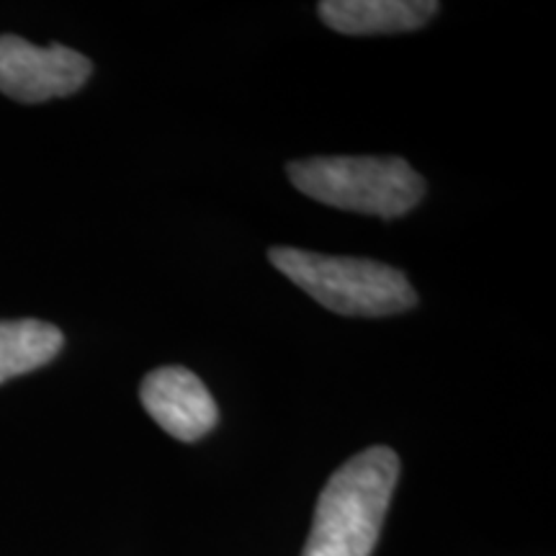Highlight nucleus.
I'll return each mask as SVG.
<instances>
[{
	"label": "nucleus",
	"instance_id": "obj_1",
	"mask_svg": "<svg viewBox=\"0 0 556 556\" xmlns=\"http://www.w3.org/2000/svg\"><path fill=\"white\" fill-rule=\"evenodd\" d=\"M400 479V456L387 446L345 462L317 500L302 556H371Z\"/></svg>",
	"mask_w": 556,
	"mask_h": 556
},
{
	"label": "nucleus",
	"instance_id": "obj_2",
	"mask_svg": "<svg viewBox=\"0 0 556 556\" xmlns=\"http://www.w3.org/2000/svg\"><path fill=\"white\" fill-rule=\"evenodd\" d=\"M268 258L291 283L343 317L400 315L417 304L407 276L379 261L338 258L299 248H274Z\"/></svg>",
	"mask_w": 556,
	"mask_h": 556
},
{
	"label": "nucleus",
	"instance_id": "obj_3",
	"mask_svg": "<svg viewBox=\"0 0 556 556\" xmlns=\"http://www.w3.org/2000/svg\"><path fill=\"white\" fill-rule=\"evenodd\" d=\"M287 173L319 204L381 219L413 212L426 193V180L402 157H307L289 163Z\"/></svg>",
	"mask_w": 556,
	"mask_h": 556
},
{
	"label": "nucleus",
	"instance_id": "obj_4",
	"mask_svg": "<svg viewBox=\"0 0 556 556\" xmlns=\"http://www.w3.org/2000/svg\"><path fill=\"white\" fill-rule=\"evenodd\" d=\"M90 73V60L70 47H37L16 34L0 37V93L13 101L65 99L86 86Z\"/></svg>",
	"mask_w": 556,
	"mask_h": 556
},
{
	"label": "nucleus",
	"instance_id": "obj_5",
	"mask_svg": "<svg viewBox=\"0 0 556 556\" xmlns=\"http://www.w3.org/2000/svg\"><path fill=\"white\" fill-rule=\"evenodd\" d=\"M139 397L152 420L184 443L212 433L219 420L212 392L184 366H163L150 371L139 387Z\"/></svg>",
	"mask_w": 556,
	"mask_h": 556
},
{
	"label": "nucleus",
	"instance_id": "obj_6",
	"mask_svg": "<svg viewBox=\"0 0 556 556\" xmlns=\"http://www.w3.org/2000/svg\"><path fill=\"white\" fill-rule=\"evenodd\" d=\"M435 0H325L319 18L348 37L415 31L435 16Z\"/></svg>",
	"mask_w": 556,
	"mask_h": 556
},
{
	"label": "nucleus",
	"instance_id": "obj_7",
	"mask_svg": "<svg viewBox=\"0 0 556 556\" xmlns=\"http://www.w3.org/2000/svg\"><path fill=\"white\" fill-rule=\"evenodd\" d=\"M65 345L60 328L41 319H0V384L37 371Z\"/></svg>",
	"mask_w": 556,
	"mask_h": 556
}]
</instances>
